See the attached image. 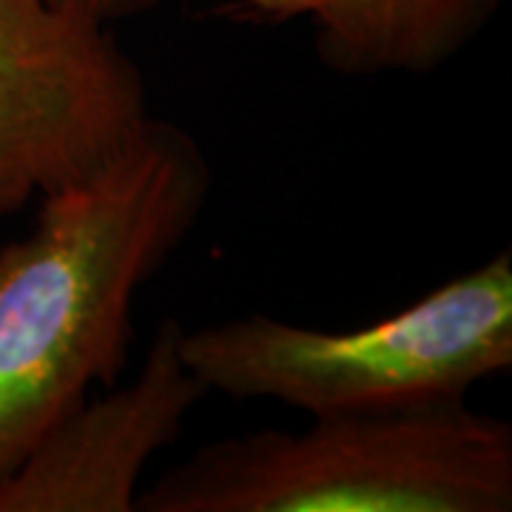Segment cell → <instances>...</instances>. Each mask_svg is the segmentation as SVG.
Returning <instances> with one entry per match:
<instances>
[{"label":"cell","mask_w":512,"mask_h":512,"mask_svg":"<svg viewBox=\"0 0 512 512\" xmlns=\"http://www.w3.org/2000/svg\"><path fill=\"white\" fill-rule=\"evenodd\" d=\"M208 191L194 137L151 117L92 177L40 197L35 228L0 248V484L120 379L137 293L194 231Z\"/></svg>","instance_id":"obj_1"},{"label":"cell","mask_w":512,"mask_h":512,"mask_svg":"<svg viewBox=\"0 0 512 512\" xmlns=\"http://www.w3.org/2000/svg\"><path fill=\"white\" fill-rule=\"evenodd\" d=\"M140 512H507L512 424L467 402L316 416L200 447L137 495Z\"/></svg>","instance_id":"obj_2"},{"label":"cell","mask_w":512,"mask_h":512,"mask_svg":"<svg viewBox=\"0 0 512 512\" xmlns=\"http://www.w3.org/2000/svg\"><path fill=\"white\" fill-rule=\"evenodd\" d=\"M177 345L208 393L271 399L311 419L467 402L478 382L512 367V251L362 328L248 313L180 330Z\"/></svg>","instance_id":"obj_3"},{"label":"cell","mask_w":512,"mask_h":512,"mask_svg":"<svg viewBox=\"0 0 512 512\" xmlns=\"http://www.w3.org/2000/svg\"><path fill=\"white\" fill-rule=\"evenodd\" d=\"M151 123L111 26L55 0H0V214L80 183Z\"/></svg>","instance_id":"obj_4"},{"label":"cell","mask_w":512,"mask_h":512,"mask_svg":"<svg viewBox=\"0 0 512 512\" xmlns=\"http://www.w3.org/2000/svg\"><path fill=\"white\" fill-rule=\"evenodd\" d=\"M177 319L157 328L134 382L89 396L0 484V512H134L148 464L180 439L208 390L180 356Z\"/></svg>","instance_id":"obj_5"},{"label":"cell","mask_w":512,"mask_h":512,"mask_svg":"<svg viewBox=\"0 0 512 512\" xmlns=\"http://www.w3.org/2000/svg\"><path fill=\"white\" fill-rule=\"evenodd\" d=\"M504 0H220L222 18L248 26L308 20L330 72L348 77L430 74L461 55Z\"/></svg>","instance_id":"obj_6"},{"label":"cell","mask_w":512,"mask_h":512,"mask_svg":"<svg viewBox=\"0 0 512 512\" xmlns=\"http://www.w3.org/2000/svg\"><path fill=\"white\" fill-rule=\"evenodd\" d=\"M55 3H60L63 9H72L83 18L114 26L120 20L146 15L151 9H157L163 0H55Z\"/></svg>","instance_id":"obj_7"}]
</instances>
